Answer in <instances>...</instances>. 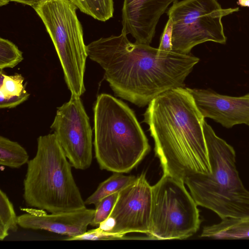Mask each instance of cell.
I'll return each mask as SVG.
<instances>
[{
    "instance_id": "15",
    "label": "cell",
    "mask_w": 249,
    "mask_h": 249,
    "mask_svg": "<svg viewBox=\"0 0 249 249\" xmlns=\"http://www.w3.org/2000/svg\"><path fill=\"white\" fill-rule=\"evenodd\" d=\"M0 108H14L28 100L30 94L25 90L20 74L7 75L0 70Z\"/></svg>"
},
{
    "instance_id": "2",
    "label": "cell",
    "mask_w": 249,
    "mask_h": 249,
    "mask_svg": "<svg viewBox=\"0 0 249 249\" xmlns=\"http://www.w3.org/2000/svg\"><path fill=\"white\" fill-rule=\"evenodd\" d=\"M204 117L187 88L168 90L153 99L144 113L163 174L184 181L211 173L203 132Z\"/></svg>"
},
{
    "instance_id": "4",
    "label": "cell",
    "mask_w": 249,
    "mask_h": 249,
    "mask_svg": "<svg viewBox=\"0 0 249 249\" xmlns=\"http://www.w3.org/2000/svg\"><path fill=\"white\" fill-rule=\"evenodd\" d=\"M203 127L211 173L190 175L184 179V184L197 205L213 211L222 219L249 216V191L239 177L234 148L205 121Z\"/></svg>"
},
{
    "instance_id": "14",
    "label": "cell",
    "mask_w": 249,
    "mask_h": 249,
    "mask_svg": "<svg viewBox=\"0 0 249 249\" xmlns=\"http://www.w3.org/2000/svg\"><path fill=\"white\" fill-rule=\"evenodd\" d=\"M201 237L213 239H249V216L226 218L218 223L205 226Z\"/></svg>"
},
{
    "instance_id": "18",
    "label": "cell",
    "mask_w": 249,
    "mask_h": 249,
    "mask_svg": "<svg viewBox=\"0 0 249 249\" xmlns=\"http://www.w3.org/2000/svg\"><path fill=\"white\" fill-rule=\"evenodd\" d=\"M82 13L95 19L106 21L113 17V0H69Z\"/></svg>"
},
{
    "instance_id": "10",
    "label": "cell",
    "mask_w": 249,
    "mask_h": 249,
    "mask_svg": "<svg viewBox=\"0 0 249 249\" xmlns=\"http://www.w3.org/2000/svg\"><path fill=\"white\" fill-rule=\"evenodd\" d=\"M152 204V189L142 173L136 179L119 193L113 209L98 227L116 239L126 237L130 232L147 235L150 231Z\"/></svg>"
},
{
    "instance_id": "21",
    "label": "cell",
    "mask_w": 249,
    "mask_h": 249,
    "mask_svg": "<svg viewBox=\"0 0 249 249\" xmlns=\"http://www.w3.org/2000/svg\"><path fill=\"white\" fill-rule=\"evenodd\" d=\"M116 192L100 200L95 206V212L90 226L98 227L110 215L119 196Z\"/></svg>"
},
{
    "instance_id": "13",
    "label": "cell",
    "mask_w": 249,
    "mask_h": 249,
    "mask_svg": "<svg viewBox=\"0 0 249 249\" xmlns=\"http://www.w3.org/2000/svg\"><path fill=\"white\" fill-rule=\"evenodd\" d=\"M18 216L24 229L42 230L73 237L84 233L94 216L95 210L86 207L76 211L47 214L42 210L26 209Z\"/></svg>"
},
{
    "instance_id": "11",
    "label": "cell",
    "mask_w": 249,
    "mask_h": 249,
    "mask_svg": "<svg viewBox=\"0 0 249 249\" xmlns=\"http://www.w3.org/2000/svg\"><path fill=\"white\" fill-rule=\"evenodd\" d=\"M187 89L204 118L212 119L226 128L239 124L249 126V93L232 97L210 89Z\"/></svg>"
},
{
    "instance_id": "23",
    "label": "cell",
    "mask_w": 249,
    "mask_h": 249,
    "mask_svg": "<svg viewBox=\"0 0 249 249\" xmlns=\"http://www.w3.org/2000/svg\"><path fill=\"white\" fill-rule=\"evenodd\" d=\"M9 1H14L21 4L34 7L43 0H9Z\"/></svg>"
},
{
    "instance_id": "16",
    "label": "cell",
    "mask_w": 249,
    "mask_h": 249,
    "mask_svg": "<svg viewBox=\"0 0 249 249\" xmlns=\"http://www.w3.org/2000/svg\"><path fill=\"white\" fill-rule=\"evenodd\" d=\"M137 178L134 176H125L120 173L114 174L101 182L95 192L85 201L86 205H95L104 197L120 192L132 183Z\"/></svg>"
},
{
    "instance_id": "5",
    "label": "cell",
    "mask_w": 249,
    "mask_h": 249,
    "mask_svg": "<svg viewBox=\"0 0 249 249\" xmlns=\"http://www.w3.org/2000/svg\"><path fill=\"white\" fill-rule=\"evenodd\" d=\"M71 167L54 133L39 136L23 181L26 203L50 213L86 207Z\"/></svg>"
},
{
    "instance_id": "7",
    "label": "cell",
    "mask_w": 249,
    "mask_h": 249,
    "mask_svg": "<svg viewBox=\"0 0 249 249\" xmlns=\"http://www.w3.org/2000/svg\"><path fill=\"white\" fill-rule=\"evenodd\" d=\"M152 189L149 239H184L196 233L201 223L198 205L184 181L163 174Z\"/></svg>"
},
{
    "instance_id": "9",
    "label": "cell",
    "mask_w": 249,
    "mask_h": 249,
    "mask_svg": "<svg viewBox=\"0 0 249 249\" xmlns=\"http://www.w3.org/2000/svg\"><path fill=\"white\" fill-rule=\"evenodd\" d=\"M50 127L72 167L89 168L92 160V130L80 97L71 95L57 108Z\"/></svg>"
},
{
    "instance_id": "22",
    "label": "cell",
    "mask_w": 249,
    "mask_h": 249,
    "mask_svg": "<svg viewBox=\"0 0 249 249\" xmlns=\"http://www.w3.org/2000/svg\"><path fill=\"white\" fill-rule=\"evenodd\" d=\"M172 22L171 19L168 18L161 36L160 43L158 49L164 52H172Z\"/></svg>"
},
{
    "instance_id": "17",
    "label": "cell",
    "mask_w": 249,
    "mask_h": 249,
    "mask_svg": "<svg viewBox=\"0 0 249 249\" xmlns=\"http://www.w3.org/2000/svg\"><path fill=\"white\" fill-rule=\"evenodd\" d=\"M29 155L18 142L0 136V164L12 168H18L28 163Z\"/></svg>"
},
{
    "instance_id": "20",
    "label": "cell",
    "mask_w": 249,
    "mask_h": 249,
    "mask_svg": "<svg viewBox=\"0 0 249 249\" xmlns=\"http://www.w3.org/2000/svg\"><path fill=\"white\" fill-rule=\"evenodd\" d=\"M23 60L22 52L11 41L0 38V70L13 68Z\"/></svg>"
},
{
    "instance_id": "12",
    "label": "cell",
    "mask_w": 249,
    "mask_h": 249,
    "mask_svg": "<svg viewBox=\"0 0 249 249\" xmlns=\"http://www.w3.org/2000/svg\"><path fill=\"white\" fill-rule=\"evenodd\" d=\"M178 0H124L121 33L130 34L135 42L150 45L160 17Z\"/></svg>"
},
{
    "instance_id": "3",
    "label": "cell",
    "mask_w": 249,
    "mask_h": 249,
    "mask_svg": "<svg viewBox=\"0 0 249 249\" xmlns=\"http://www.w3.org/2000/svg\"><path fill=\"white\" fill-rule=\"evenodd\" d=\"M93 113V145L100 169L128 173L150 149L134 112L121 100L101 93L97 97Z\"/></svg>"
},
{
    "instance_id": "6",
    "label": "cell",
    "mask_w": 249,
    "mask_h": 249,
    "mask_svg": "<svg viewBox=\"0 0 249 249\" xmlns=\"http://www.w3.org/2000/svg\"><path fill=\"white\" fill-rule=\"evenodd\" d=\"M33 8L53 41L71 95L81 97L88 56L77 7L69 0H43Z\"/></svg>"
},
{
    "instance_id": "8",
    "label": "cell",
    "mask_w": 249,
    "mask_h": 249,
    "mask_svg": "<svg viewBox=\"0 0 249 249\" xmlns=\"http://www.w3.org/2000/svg\"><path fill=\"white\" fill-rule=\"evenodd\" d=\"M238 8H223L217 0H182L175 2L167 12L172 27V52L188 54L205 42L225 44L223 17Z\"/></svg>"
},
{
    "instance_id": "1",
    "label": "cell",
    "mask_w": 249,
    "mask_h": 249,
    "mask_svg": "<svg viewBox=\"0 0 249 249\" xmlns=\"http://www.w3.org/2000/svg\"><path fill=\"white\" fill-rule=\"evenodd\" d=\"M86 48L88 57L104 70L115 95L140 107L168 90L184 88L186 78L199 61L190 54L132 43L123 33L93 41Z\"/></svg>"
},
{
    "instance_id": "24",
    "label": "cell",
    "mask_w": 249,
    "mask_h": 249,
    "mask_svg": "<svg viewBox=\"0 0 249 249\" xmlns=\"http://www.w3.org/2000/svg\"><path fill=\"white\" fill-rule=\"evenodd\" d=\"M237 4L243 7H249V0H238Z\"/></svg>"
},
{
    "instance_id": "25",
    "label": "cell",
    "mask_w": 249,
    "mask_h": 249,
    "mask_svg": "<svg viewBox=\"0 0 249 249\" xmlns=\"http://www.w3.org/2000/svg\"><path fill=\"white\" fill-rule=\"evenodd\" d=\"M9 0H0V6L1 7L7 5L9 3Z\"/></svg>"
},
{
    "instance_id": "19",
    "label": "cell",
    "mask_w": 249,
    "mask_h": 249,
    "mask_svg": "<svg viewBox=\"0 0 249 249\" xmlns=\"http://www.w3.org/2000/svg\"><path fill=\"white\" fill-rule=\"evenodd\" d=\"M17 216L12 203L6 194L0 190V240H3L9 231H16L18 228Z\"/></svg>"
}]
</instances>
